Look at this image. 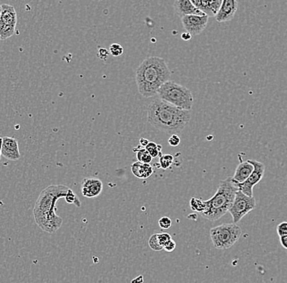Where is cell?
Returning a JSON list of instances; mask_svg holds the SVG:
<instances>
[{"mask_svg": "<svg viewBox=\"0 0 287 283\" xmlns=\"http://www.w3.org/2000/svg\"><path fill=\"white\" fill-rule=\"evenodd\" d=\"M70 188L63 185H49L41 192L34 204L33 215L37 225L47 234H55L62 226L63 219L56 215V202L66 198Z\"/></svg>", "mask_w": 287, "mask_h": 283, "instance_id": "cell-1", "label": "cell"}, {"mask_svg": "<svg viewBox=\"0 0 287 283\" xmlns=\"http://www.w3.org/2000/svg\"><path fill=\"white\" fill-rule=\"evenodd\" d=\"M191 117V111L179 109L160 98L154 99L148 108L149 124L169 135H181Z\"/></svg>", "mask_w": 287, "mask_h": 283, "instance_id": "cell-2", "label": "cell"}, {"mask_svg": "<svg viewBox=\"0 0 287 283\" xmlns=\"http://www.w3.org/2000/svg\"><path fill=\"white\" fill-rule=\"evenodd\" d=\"M170 71L163 58L150 56L143 61L136 69V80L138 92L145 98L157 95L160 87L169 81Z\"/></svg>", "mask_w": 287, "mask_h": 283, "instance_id": "cell-3", "label": "cell"}, {"mask_svg": "<svg viewBox=\"0 0 287 283\" xmlns=\"http://www.w3.org/2000/svg\"><path fill=\"white\" fill-rule=\"evenodd\" d=\"M238 191V186L231 177L220 181L215 195L209 200L205 201L206 210L201 213V216L211 221H215L223 217L232 207Z\"/></svg>", "mask_w": 287, "mask_h": 283, "instance_id": "cell-4", "label": "cell"}, {"mask_svg": "<svg viewBox=\"0 0 287 283\" xmlns=\"http://www.w3.org/2000/svg\"><path fill=\"white\" fill-rule=\"evenodd\" d=\"M157 95L161 100L184 110L191 111L194 105V96L191 91L174 81L169 80L164 83L158 90Z\"/></svg>", "mask_w": 287, "mask_h": 283, "instance_id": "cell-5", "label": "cell"}, {"mask_svg": "<svg viewBox=\"0 0 287 283\" xmlns=\"http://www.w3.org/2000/svg\"><path fill=\"white\" fill-rule=\"evenodd\" d=\"M243 231L237 223H223L210 230L211 241L215 248L227 250L239 240Z\"/></svg>", "mask_w": 287, "mask_h": 283, "instance_id": "cell-6", "label": "cell"}, {"mask_svg": "<svg viewBox=\"0 0 287 283\" xmlns=\"http://www.w3.org/2000/svg\"><path fill=\"white\" fill-rule=\"evenodd\" d=\"M256 207V201L254 197H248L241 191L237 192L232 207L228 212L231 214L234 223H238L250 211Z\"/></svg>", "mask_w": 287, "mask_h": 283, "instance_id": "cell-7", "label": "cell"}, {"mask_svg": "<svg viewBox=\"0 0 287 283\" xmlns=\"http://www.w3.org/2000/svg\"><path fill=\"white\" fill-rule=\"evenodd\" d=\"M254 166V170L247 181L242 184H236L239 191L246 194L248 197H253V188L255 185L260 183L262 178L264 177L265 166L264 163L258 162L255 160H249Z\"/></svg>", "mask_w": 287, "mask_h": 283, "instance_id": "cell-8", "label": "cell"}, {"mask_svg": "<svg viewBox=\"0 0 287 283\" xmlns=\"http://www.w3.org/2000/svg\"><path fill=\"white\" fill-rule=\"evenodd\" d=\"M208 19L207 16H186L181 18V22L186 32L191 36H196L206 29Z\"/></svg>", "mask_w": 287, "mask_h": 283, "instance_id": "cell-9", "label": "cell"}, {"mask_svg": "<svg viewBox=\"0 0 287 283\" xmlns=\"http://www.w3.org/2000/svg\"><path fill=\"white\" fill-rule=\"evenodd\" d=\"M1 155L11 161H17L20 159L21 153H20L19 145H18L17 139L9 137V136L3 137Z\"/></svg>", "mask_w": 287, "mask_h": 283, "instance_id": "cell-10", "label": "cell"}, {"mask_svg": "<svg viewBox=\"0 0 287 283\" xmlns=\"http://www.w3.org/2000/svg\"><path fill=\"white\" fill-rule=\"evenodd\" d=\"M102 190V181L97 178H85L82 181V194L85 198H96L101 194Z\"/></svg>", "mask_w": 287, "mask_h": 283, "instance_id": "cell-11", "label": "cell"}, {"mask_svg": "<svg viewBox=\"0 0 287 283\" xmlns=\"http://www.w3.org/2000/svg\"><path fill=\"white\" fill-rule=\"evenodd\" d=\"M239 8V3L236 0H223L219 12L215 15L217 22H229L233 20Z\"/></svg>", "mask_w": 287, "mask_h": 283, "instance_id": "cell-12", "label": "cell"}, {"mask_svg": "<svg viewBox=\"0 0 287 283\" xmlns=\"http://www.w3.org/2000/svg\"><path fill=\"white\" fill-rule=\"evenodd\" d=\"M222 0H192L191 3L207 17H215L222 5Z\"/></svg>", "mask_w": 287, "mask_h": 283, "instance_id": "cell-13", "label": "cell"}, {"mask_svg": "<svg viewBox=\"0 0 287 283\" xmlns=\"http://www.w3.org/2000/svg\"><path fill=\"white\" fill-rule=\"evenodd\" d=\"M174 10L178 17H186V16H206L204 13L196 9L190 0H177L174 2Z\"/></svg>", "mask_w": 287, "mask_h": 283, "instance_id": "cell-14", "label": "cell"}, {"mask_svg": "<svg viewBox=\"0 0 287 283\" xmlns=\"http://www.w3.org/2000/svg\"><path fill=\"white\" fill-rule=\"evenodd\" d=\"M253 170V165L250 162L249 160L243 161V162H241V163H239V166L237 167L234 177H231L232 181L235 184L243 183L251 176Z\"/></svg>", "mask_w": 287, "mask_h": 283, "instance_id": "cell-15", "label": "cell"}, {"mask_svg": "<svg viewBox=\"0 0 287 283\" xmlns=\"http://www.w3.org/2000/svg\"><path fill=\"white\" fill-rule=\"evenodd\" d=\"M0 22L7 26H17V14L14 7L9 5H2V12L0 16Z\"/></svg>", "mask_w": 287, "mask_h": 283, "instance_id": "cell-16", "label": "cell"}, {"mask_svg": "<svg viewBox=\"0 0 287 283\" xmlns=\"http://www.w3.org/2000/svg\"><path fill=\"white\" fill-rule=\"evenodd\" d=\"M132 173L139 179H148L153 174V168L151 164L134 162L132 165Z\"/></svg>", "mask_w": 287, "mask_h": 283, "instance_id": "cell-17", "label": "cell"}, {"mask_svg": "<svg viewBox=\"0 0 287 283\" xmlns=\"http://www.w3.org/2000/svg\"><path fill=\"white\" fill-rule=\"evenodd\" d=\"M16 31L15 26H7L0 22V40H6L14 35Z\"/></svg>", "mask_w": 287, "mask_h": 283, "instance_id": "cell-18", "label": "cell"}, {"mask_svg": "<svg viewBox=\"0 0 287 283\" xmlns=\"http://www.w3.org/2000/svg\"><path fill=\"white\" fill-rule=\"evenodd\" d=\"M134 151L136 153V158L138 160V162L141 163L150 164L152 162L151 155L149 154V152L147 151L145 148L144 149H135Z\"/></svg>", "mask_w": 287, "mask_h": 283, "instance_id": "cell-19", "label": "cell"}, {"mask_svg": "<svg viewBox=\"0 0 287 283\" xmlns=\"http://www.w3.org/2000/svg\"><path fill=\"white\" fill-rule=\"evenodd\" d=\"M162 145H157L155 142H149L145 149L149 152L152 158H156L162 155Z\"/></svg>", "mask_w": 287, "mask_h": 283, "instance_id": "cell-20", "label": "cell"}, {"mask_svg": "<svg viewBox=\"0 0 287 283\" xmlns=\"http://www.w3.org/2000/svg\"><path fill=\"white\" fill-rule=\"evenodd\" d=\"M190 207L193 211L201 214L206 210L205 201L202 200L200 198H192L190 200Z\"/></svg>", "mask_w": 287, "mask_h": 283, "instance_id": "cell-21", "label": "cell"}, {"mask_svg": "<svg viewBox=\"0 0 287 283\" xmlns=\"http://www.w3.org/2000/svg\"><path fill=\"white\" fill-rule=\"evenodd\" d=\"M174 162V157L171 154H162L159 157V166L163 170H168Z\"/></svg>", "mask_w": 287, "mask_h": 283, "instance_id": "cell-22", "label": "cell"}, {"mask_svg": "<svg viewBox=\"0 0 287 283\" xmlns=\"http://www.w3.org/2000/svg\"><path fill=\"white\" fill-rule=\"evenodd\" d=\"M66 201L67 203L75 205L77 207H81V202L79 200V198H78L75 192L73 191L71 189L69 191L68 194L66 195Z\"/></svg>", "mask_w": 287, "mask_h": 283, "instance_id": "cell-23", "label": "cell"}, {"mask_svg": "<svg viewBox=\"0 0 287 283\" xmlns=\"http://www.w3.org/2000/svg\"><path fill=\"white\" fill-rule=\"evenodd\" d=\"M149 246L153 251H159L163 250V247L161 246L159 242L157 240V234H153V235L149 238Z\"/></svg>", "mask_w": 287, "mask_h": 283, "instance_id": "cell-24", "label": "cell"}, {"mask_svg": "<svg viewBox=\"0 0 287 283\" xmlns=\"http://www.w3.org/2000/svg\"><path fill=\"white\" fill-rule=\"evenodd\" d=\"M124 47L119 43H113L110 45L109 47V53L113 55V56H120L124 53Z\"/></svg>", "mask_w": 287, "mask_h": 283, "instance_id": "cell-25", "label": "cell"}, {"mask_svg": "<svg viewBox=\"0 0 287 283\" xmlns=\"http://www.w3.org/2000/svg\"><path fill=\"white\" fill-rule=\"evenodd\" d=\"M158 224L162 230H168V229L170 228V226L173 224V220L167 216H164L158 220Z\"/></svg>", "mask_w": 287, "mask_h": 283, "instance_id": "cell-26", "label": "cell"}, {"mask_svg": "<svg viewBox=\"0 0 287 283\" xmlns=\"http://www.w3.org/2000/svg\"><path fill=\"white\" fill-rule=\"evenodd\" d=\"M171 236L167 233H161L157 234V240L159 242L160 244L163 247V246L167 243L168 241L171 240Z\"/></svg>", "mask_w": 287, "mask_h": 283, "instance_id": "cell-27", "label": "cell"}, {"mask_svg": "<svg viewBox=\"0 0 287 283\" xmlns=\"http://www.w3.org/2000/svg\"><path fill=\"white\" fill-rule=\"evenodd\" d=\"M276 232L280 237L287 235V221L281 222V223H279L276 227Z\"/></svg>", "mask_w": 287, "mask_h": 283, "instance_id": "cell-28", "label": "cell"}, {"mask_svg": "<svg viewBox=\"0 0 287 283\" xmlns=\"http://www.w3.org/2000/svg\"><path fill=\"white\" fill-rule=\"evenodd\" d=\"M168 143L170 146L173 147H177L181 144V138L178 135H171L170 138L168 140Z\"/></svg>", "mask_w": 287, "mask_h": 283, "instance_id": "cell-29", "label": "cell"}, {"mask_svg": "<svg viewBox=\"0 0 287 283\" xmlns=\"http://www.w3.org/2000/svg\"><path fill=\"white\" fill-rule=\"evenodd\" d=\"M176 247H177V244L175 243V241L171 239V240L168 241L167 243L163 246V250L167 252H173L176 249Z\"/></svg>", "mask_w": 287, "mask_h": 283, "instance_id": "cell-30", "label": "cell"}, {"mask_svg": "<svg viewBox=\"0 0 287 283\" xmlns=\"http://www.w3.org/2000/svg\"><path fill=\"white\" fill-rule=\"evenodd\" d=\"M109 51L105 49V48H100L99 49V53H98V56L102 59V60H105L106 58H108V55H109Z\"/></svg>", "mask_w": 287, "mask_h": 283, "instance_id": "cell-31", "label": "cell"}, {"mask_svg": "<svg viewBox=\"0 0 287 283\" xmlns=\"http://www.w3.org/2000/svg\"><path fill=\"white\" fill-rule=\"evenodd\" d=\"M280 242H281V246H282L285 249H287V235L280 237Z\"/></svg>", "mask_w": 287, "mask_h": 283, "instance_id": "cell-32", "label": "cell"}, {"mask_svg": "<svg viewBox=\"0 0 287 283\" xmlns=\"http://www.w3.org/2000/svg\"><path fill=\"white\" fill-rule=\"evenodd\" d=\"M181 38L182 39L185 41H189L190 39H191L192 36L191 34H189L188 32L183 33L182 35H181Z\"/></svg>", "mask_w": 287, "mask_h": 283, "instance_id": "cell-33", "label": "cell"}, {"mask_svg": "<svg viewBox=\"0 0 287 283\" xmlns=\"http://www.w3.org/2000/svg\"><path fill=\"white\" fill-rule=\"evenodd\" d=\"M149 141H148L147 139L141 138V140H140V144H141V145H142V146H144V147H146V145L149 144Z\"/></svg>", "mask_w": 287, "mask_h": 283, "instance_id": "cell-34", "label": "cell"}, {"mask_svg": "<svg viewBox=\"0 0 287 283\" xmlns=\"http://www.w3.org/2000/svg\"><path fill=\"white\" fill-rule=\"evenodd\" d=\"M3 137H0V156H1V150H2Z\"/></svg>", "mask_w": 287, "mask_h": 283, "instance_id": "cell-35", "label": "cell"}, {"mask_svg": "<svg viewBox=\"0 0 287 283\" xmlns=\"http://www.w3.org/2000/svg\"><path fill=\"white\" fill-rule=\"evenodd\" d=\"M1 12H2V5H0V16H1Z\"/></svg>", "mask_w": 287, "mask_h": 283, "instance_id": "cell-36", "label": "cell"}, {"mask_svg": "<svg viewBox=\"0 0 287 283\" xmlns=\"http://www.w3.org/2000/svg\"><path fill=\"white\" fill-rule=\"evenodd\" d=\"M0 158H1V157H0Z\"/></svg>", "mask_w": 287, "mask_h": 283, "instance_id": "cell-37", "label": "cell"}]
</instances>
